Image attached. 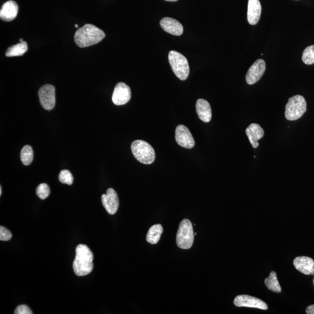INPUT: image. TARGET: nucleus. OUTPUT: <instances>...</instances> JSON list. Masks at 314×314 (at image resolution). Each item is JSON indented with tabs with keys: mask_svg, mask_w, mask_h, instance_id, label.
Wrapping results in <instances>:
<instances>
[{
	"mask_svg": "<svg viewBox=\"0 0 314 314\" xmlns=\"http://www.w3.org/2000/svg\"><path fill=\"white\" fill-rule=\"evenodd\" d=\"M94 254L87 246L79 245L76 247L73 269L77 276H86L91 273L94 270Z\"/></svg>",
	"mask_w": 314,
	"mask_h": 314,
	"instance_id": "obj_1",
	"label": "nucleus"
},
{
	"mask_svg": "<svg viewBox=\"0 0 314 314\" xmlns=\"http://www.w3.org/2000/svg\"><path fill=\"white\" fill-rule=\"evenodd\" d=\"M105 34L100 29L86 24L76 31L74 39L77 46L84 48L97 44L103 39Z\"/></svg>",
	"mask_w": 314,
	"mask_h": 314,
	"instance_id": "obj_2",
	"label": "nucleus"
},
{
	"mask_svg": "<svg viewBox=\"0 0 314 314\" xmlns=\"http://www.w3.org/2000/svg\"><path fill=\"white\" fill-rule=\"evenodd\" d=\"M133 155L137 161L144 164H151L155 161V150L149 143L142 140L134 141L131 145Z\"/></svg>",
	"mask_w": 314,
	"mask_h": 314,
	"instance_id": "obj_3",
	"label": "nucleus"
},
{
	"mask_svg": "<svg viewBox=\"0 0 314 314\" xmlns=\"http://www.w3.org/2000/svg\"><path fill=\"white\" fill-rule=\"evenodd\" d=\"M168 59L173 72L181 81L187 79L190 73L188 61L184 56L176 51H170Z\"/></svg>",
	"mask_w": 314,
	"mask_h": 314,
	"instance_id": "obj_4",
	"label": "nucleus"
},
{
	"mask_svg": "<svg viewBox=\"0 0 314 314\" xmlns=\"http://www.w3.org/2000/svg\"><path fill=\"white\" fill-rule=\"evenodd\" d=\"M307 110V102L302 95L290 97L285 108V117L287 120L296 121L302 117Z\"/></svg>",
	"mask_w": 314,
	"mask_h": 314,
	"instance_id": "obj_5",
	"label": "nucleus"
},
{
	"mask_svg": "<svg viewBox=\"0 0 314 314\" xmlns=\"http://www.w3.org/2000/svg\"><path fill=\"white\" fill-rule=\"evenodd\" d=\"M194 234L193 225L190 220L185 219L179 225L177 235H176V243L179 248L189 249L193 244Z\"/></svg>",
	"mask_w": 314,
	"mask_h": 314,
	"instance_id": "obj_6",
	"label": "nucleus"
},
{
	"mask_svg": "<svg viewBox=\"0 0 314 314\" xmlns=\"http://www.w3.org/2000/svg\"><path fill=\"white\" fill-rule=\"evenodd\" d=\"M40 102L45 110H51L56 105L55 88L50 85H44L38 91Z\"/></svg>",
	"mask_w": 314,
	"mask_h": 314,
	"instance_id": "obj_7",
	"label": "nucleus"
},
{
	"mask_svg": "<svg viewBox=\"0 0 314 314\" xmlns=\"http://www.w3.org/2000/svg\"><path fill=\"white\" fill-rule=\"evenodd\" d=\"M234 304L238 307H248V308L258 309L267 310L268 306L265 303L257 297L249 295H239L235 297L233 302Z\"/></svg>",
	"mask_w": 314,
	"mask_h": 314,
	"instance_id": "obj_8",
	"label": "nucleus"
},
{
	"mask_svg": "<svg viewBox=\"0 0 314 314\" xmlns=\"http://www.w3.org/2000/svg\"><path fill=\"white\" fill-rule=\"evenodd\" d=\"M175 139L179 146L190 149L195 146V141L190 130L183 125H179L175 131Z\"/></svg>",
	"mask_w": 314,
	"mask_h": 314,
	"instance_id": "obj_9",
	"label": "nucleus"
},
{
	"mask_svg": "<svg viewBox=\"0 0 314 314\" xmlns=\"http://www.w3.org/2000/svg\"><path fill=\"white\" fill-rule=\"evenodd\" d=\"M131 98L130 89L126 83L120 82L115 86L112 100L116 105L126 104Z\"/></svg>",
	"mask_w": 314,
	"mask_h": 314,
	"instance_id": "obj_10",
	"label": "nucleus"
},
{
	"mask_svg": "<svg viewBox=\"0 0 314 314\" xmlns=\"http://www.w3.org/2000/svg\"><path fill=\"white\" fill-rule=\"evenodd\" d=\"M266 69V63L263 60L259 59L252 64L246 76L247 83L253 85L261 78Z\"/></svg>",
	"mask_w": 314,
	"mask_h": 314,
	"instance_id": "obj_11",
	"label": "nucleus"
},
{
	"mask_svg": "<svg viewBox=\"0 0 314 314\" xmlns=\"http://www.w3.org/2000/svg\"><path fill=\"white\" fill-rule=\"evenodd\" d=\"M101 201L108 214L114 215L117 212L120 206L119 199L113 188H108L106 194H102Z\"/></svg>",
	"mask_w": 314,
	"mask_h": 314,
	"instance_id": "obj_12",
	"label": "nucleus"
},
{
	"mask_svg": "<svg viewBox=\"0 0 314 314\" xmlns=\"http://www.w3.org/2000/svg\"><path fill=\"white\" fill-rule=\"evenodd\" d=\"M293 265L301 273L314 275V261L312 258L307 256H299L294 259Z\"/></svg>",
	"mask_w": 314,
	"mask_h": 314,
	"instance_id": "obj_13",
	"label": "nucleus"
},
{
	"mask_svg": "<svg viewBox=\"0 0 314 314\" xmlns=\"http://www.w3.org/2000/svg\"><path fill=\"white\" fill-rule=\"evenodd\" d=\"M160 25L163 31L174 36H181L184 33L182 25L175 19L163 18L160 21Z\"/></svg>",
	"mask_w": 314,
	"mask_h": 314,
	"instance_id": "obj_14",
	"label": "nucleus"
},
{
	"mask_svg": "<svg viewBox=\"0 0 314 314\" xmlns=\"http://www.w3.org/2000/svg\"><path fill=\"white\" fill-rule=\"evenodd\" d=\"M18 9V5L15 1L11 0L6 2L0 11V18L5 22L12 21L17 17Z\"/></svg>",
	"mask_w": 314,
	"mask_h": 314,
	"instance_id": "obj_15",
	"label": "nucleus"
},
{
	"mask_svg": "<svg viewBox=\"0 0 314 314\" xmlns=\"http://www.w3.org/2000/svg\"><path fill=\"white\" fill-rule=\"evenodd\" d=\"M246 133L252 146L257 149L259 146L258 141L264 135L263 129L258 124H252L247 128Z\"/></svg>",
	"mask_w": 314,
	"mask_h": 314,
	"instance_id": "obj_16",
	"label": "nucleus"
},
{
	"mask_svg": "<svg viewBox=\"0 0 314 314\" xmlns=\"http://www.w3.org/2000/svg\"><path fill=\"white\" fill-rule=\"evenodd\" d=\"M261 5L259 0H249L248 2V20L251 25L257 24L260 19Z\"/></svg>",
	"mask_w": 314,
	"mask_h": 314,
	"instance_id": "obj_17",
	"label": "nucleus"
},
{
	"mask_svg": "<svg viewBox=\"0 0 314 314\" xmlns=\"http://www.w3.org/2000/svg\"><path fill=\"white\" fill-rule=\"evenodd\" d=\"M195 107L200 119L204 123H209L212 118V111L209 102L204 99H199L197 101Z\"/></svg>",
	"mask_w": 314,
	"mask_h": 314,
	"instance_id": "obj_18",
	"label": "nucleus"
},
{
	"mask_svg": "<svg viewBox=\"0 0 314 314\" xmlns=\"http://www.w3.org/2000/svg\"><path fill=\"white\" fill-rule=\"evenodd\" d=\"M163 228L161 225L157 224L150 227L146 236L147 242L151 243L152 245L157 244L159 242L162 233Z\"/></svg>",
	"mask_w": 314,
	"mask_h": 314,
	"instance_id": "obj_19",
	"label": "nucleus"
},
{
	"mask_svg": "<svg viewBox=\"0 0 314 314\" xmlns=\"http://www.w3.org/2000/svg\"><path fill=\"white\" fill-rule=\"evenodd\" d=\"M264 283L268 290L275 293H281L282 291V288L278 280L277 274L275 271H272L270 276L265 279Z\"/></svg>",
	"mask_w": 314,
	"mask_h": 314,
	"instance_id": "obj_20",
	"label": "nucleus"
},
{
	"mask_svg": "<svg viewBox=\"0 0 314 314\" xmlns=\"http://www.w3.org/2000/svg\"><path fill=\"white\" fill-rule=\"evenodd\" d=\"M27 51V43L25 41H23V42L9 47L6 51L5 56L8 57L21 56H23Z\"/></svg>",
	"mask_w": 314,
	"mask_h": 314,
	"instance_id": "obj_21",
	"label": "nucleus"
},
{
	"mask_svg": "<svg viewBox=\"0 0 314 314\" xmlns=\"http://www.w3.org/2000/svg\"><path fill=\"white\" fill-rule=\"evenodd\" d=\"M21 159L25 165H30L33 159V151L30 146H25L21 152Z\"/></svg>",
	"mask_w": 314,
	"mask_h": 314,
	"instance_id": "obj_22",
	"label": "nucleus"
},
{
	"mask_svg": "<svg viewBox=\"0 0 314 314\" xmlns=\"http://www.w3.org/2000/svg\"><path fill=\"white\" fill-rule=\"evenodd\" d=\"M302 60L307 65H312L314 63V45L307 47L304 50Z\"/></svg>",
	"mask_w": 314,
	"mask_h": 314,
	"instance_id": "obj_23",
	"label": "nucleus"
},
{
	"mask_svg": "<svg viewBox=\"0 0 314 314\" xmlns=\"http://www.w3.org/2000/svg\"><path fill=\"white\" fill-rule=\"evenodd\" d=\"M36 194L41 200L46 199L49 196L50 190L49 186L46 184H41L36 188Z\"/></svg>",
	"mask_w": 314,
	"mask_h": 314,
	"instance_id": "obj_24",
	"label": "nucleus"
},
{
	"mask_svg": "<svg viewBox=\"0 0 314 314\" xmlns=\"http://www.w3.org/2000/svg\"><path fill=\"white\" fill-rule=\"evenodd\" d=\"M59 180L62 184L71 185L73 182V177L68 170H63L60 173Z\"/></svg>",
	"mask_w": 314,
	"mask_h": 314,
	"instance_id": "obj_25",
	"label": "nucleus"
},
{
	"mask_svg": "<svg viewBox=\"0 0 314 314\" xmlns=\"http://www.w3.org/2000/svg\"><path fill=\"white\" fill-rule=\"evenodd\" d=\"M12 233L5 227H0V240L1 241H9L12 238Z\"/></svg>",
	"mask_w": 314,
	"mask_h": 314,
	"instance_id": "obj_26",
	"label": "nucleus"
},
{
	"mask_svg": "<svg viewBox=\"0 0 314 314\" xmlns=\"http://www.w3.org/2000/svg\"><path fill=\"white\" fill-rule=\"evenodd\" d=\"M14 314H32L31 310L27 306L21 305L17 307L15 309Z\"/></svg>",
	"mask_w": 314,
	"mask_h": 314,
	"instance_id": "obj_27",
	"label": "nucleus"
},
{
	"mask_svg": "<svg viewBox=\"0 0 314 314\" xmlns=\"http://www.w3.org/2000/svg\"><path fill=\"white\" fill-rule=\"evenodd\" d=\"M306 313L307 314H314V304L307 307L306 309Z\"/></svg>",
	"mask_w": 314,
	"mask_h": 314,
	"instance_id": "obj_28",
	"label": "nucleus"
},
{
	"mask_svg": "<svg viewBox=\"0 0 314 314\" xmlns=\"http://www.w3.org/2000/svg\"><path fill=\"white\" fill-rule=\"evenodd\" d=\"M165 1H171V2H175L176 1H178V0H165Z\"/></svg>",
	"mask_w": 314,
	"mask_h": 314,
	"instance_id": "obj_29",
	"label": "nucleus"
},
{
	"mask_svg": "<svg viewBox=\"0 0 314 314\" xmlns=\"http://www.w3.org/2000/svg\"><path fill=\"white\" fill-rule=\"evenodd\" d=\"M2 195V187H0V195Z\"/></svg>",
	"mask_w": 314,
	"mask_h": 314,
	"instance_id": "obj_30",
	"label": "nucleus"
},
{
	"mask_svg": "<svg viewBox=\"0 0 314 314\" xmlns=\"http://www.w3.org/2000/svg\"><path fill=\"white\" fill-rule=\"evenodd\" d=\"M23 39H20V43L23 42Z\"/></svg>",
	"mask_w": 314,
	"mask_h": 314,
	"instance_id": "obj_31",
	"label": "nucleus"
},
{
	"mask_svg": "<svg viewBox=\"0 0 314 314\" xmlns=\"http://www.w3.org/2000/svg\"><path fill=\"white\" fill-rule=\"evenodd\" d=\"M75 28H78V25H75Z\"/></svg>",
	"mask_w": 314,
	"mask_h": 314,
	"instance_id": "obj_32",
	"label": "nucleus"
},
{
	"mask_svg": "<svg viewBox=\"0 0 314 314\" xmlns=\"http://www.w3.org/2000/svg\"></svg>",
	"mask_w": 314,
	"mask_h": 314,
	"instance_id": "obj_33",
	"label": "nucleus"
}]
</instances>
